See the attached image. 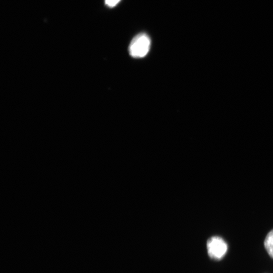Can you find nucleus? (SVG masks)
<instances>
[{
    "mask_svg": "<svg viewBox=\"0 0 273 273\" xmlns=\"http://www.w3.org/2000/svg\"><path fill=\"white\" fill-rule=\"evenodd\" d=\"M151 46V40L146 33L136 36L132 40L128 48L130 55L135 58H144L148 54Z\"/></svg>",
    "mask_w": 273,
    "mask_h": 273,
    "instance_id": "obj_1",
    "label": "nucleus"
},
{
    "mask_svg": "<svg viewBox=\"0 0 273 273\" xmlns=\"http://www.w3.org/2000/svg\"><path fill=\"white\" fill-rule=\"evenodd\" d=\"M207 248L210 257L218 260L222 259L226 254L228 246L221 238L214 236L208 240Z\"/></svg>",
    "mask_w": 273,
    "mask_h": 273,
    "instance_id": "obj_2",
    "label": "nucleus"
},
{
    "mask_svg": "<svg viewBox=\"0 0 273 273\" xmlns=\"http://www.w3.org/2000/svg\"><path fill=\"white\" fill-rule=\"evenodd\" d=\"M264 244L268 254L273 258V230L268 234L264 240Z\"/></svg>",
    "mask_w": 273,
    "mask_h": 273,
    "instance_id": "obj_3",
    "label": "nucleus"
},
{
    "mask_svg": "<svg viewBox=\"0 0 273 273\" xmlns=\"http://www.w3.org/2000/svg\"><path fill=\"white\" fill-rule=\"evenodd\" d=\"M121 0H105L106 4L109 8H114L116 6Z\"/></svg>",
    "mask_w": 273,
    "mask_h": 273,
    "instance_id": "obj_4",
    "label": "nucleus"
}]
</instances>
